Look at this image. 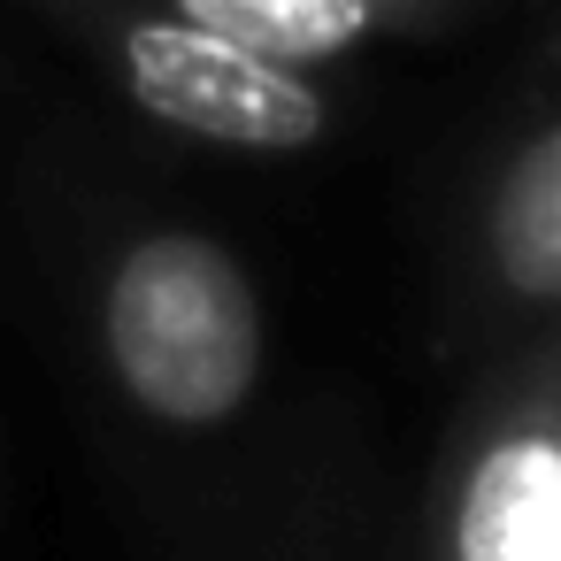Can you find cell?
Masks as SVG:
<instances>
[{
	"instance_id": "277c9868",
	"label": "cell",
	"mask_w": 561,
	"mask_h": 561,
	"mask_svg": "<svg viewBox=\"0 0 561 561\" xmlns=\"http://www.w3.org/2000/svg\"><path fill=\"white\" fill-rule=\"evenodd\" d=\"M170 9L201 32H224L270 62L316 70L346 47H362L385 24V0H170Z\"/></svg>"
},
{
	"instance_id": "7a4b0ae2",
	"label": "cell",
	"mask_w": 561,
	"mask_h": 561,
	"mask_svg": "<svg viewBox=\"0 0 561 561\" xmlns=\"http://www.w3.org/2000/svg\"><path fill=\"white\" fill-rule=\"evenodd\" d=\"M116 70H124V85L147 116H162L193 139H216V147L293 154V147H316L323 124H331L308 70L270 62V55H254L224 32H201L178 9L116 24Z\"/></svg>"
},
{
	"instance_id": "5b68a950",
	"label": "cell",
	"mask_w": 561,
	"mask_h": 561,
	"mask_svg": "<svg viewBox=\"0 0 561 561\" xmlns=\"http://www.w3.org/2000/svg\"><path fill=\"white\" fill-rule=\"evenodd\" d=\"M500 262L530 300H546L561 285V139L553 131H538L523 147V162L500 193Z\"/></svg>"
},
{
	"instance_id": "6da1fadb",
	"label": "cell",
	"mask_w": 561,
	"mask_h": 561,
	"mask_svg": "<svg viewBox=\"0 0 561 561\" xmlns=\"http://www.w3.org/2000/svg\"><path fill=\"white\" fill-rule=\"evenodd\" d=\"M108 362L162 423H224L262 377V308L247 270L193 231L139 239L108 277Z\"/></svg>"
},
{
	"instance_id": "3957f363",
	"label": "cell",
	"mask_w": 561,
	"mask_h": 561,
	"mask_svg": "<svg viewBox=\"0 0 561 561\" xmlns=\"http://www.w3.org/2000/svg\"><path fill=\"white\" fill-rule=\"evenodd\" d=\"M454 561H561V446L546 431H515L469 469Z\"/></svg>"
}]
</instances>
